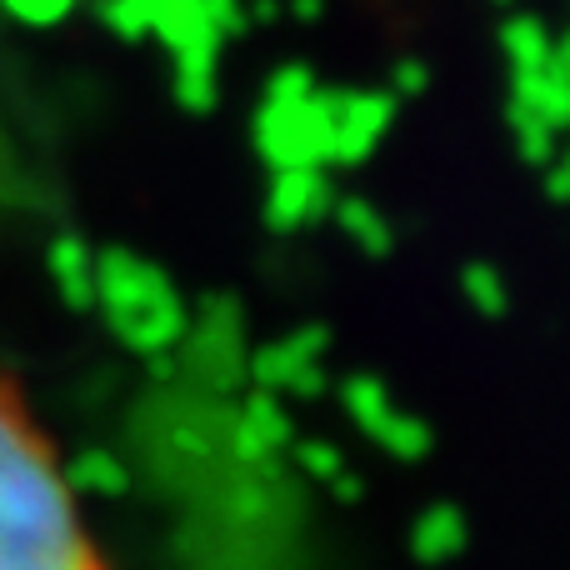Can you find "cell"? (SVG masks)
<instances>
[{"instance_id":"cell-1","label":"cell","mask_w":570,"mask_h":570,"mask_svg":"<svg viewBox=\"0 0 570 570\" xmlns=\"http://www.w3.org/2000/svg\"><path fill=\"white\" fill-rule=\"evenodd\" d=\"M0 570H106L66 465L0 385Z\"/></svg>"},{"instance_id":"cell-2","label":"cell","mask_w":570,"mask_h":570,"mask_svg":"<svg viewBox=\"0 0 570 570\" xmlns=\"http://www.w3.org/2000/svg\"><path fill=\"white\" fill-rule=\"evenodd\" d=\"M96 295L106 305L110 331L146 361H166L170 345H180V335H186V311L176 305L170 285L120 250L100 261Z\"/></svg>"},{"instance_id":"cell-3","label":"cell","mask_w":570,"mask_h":570,"mask_svg":"<svg viewBox=\"0 0 570 570\" xmlns=\"http://www.w3.org/2000/svg\"><path fill=\"white\" fill-rule=\"evenodd\" d=\"M341 401H345V411L355 415V425H361L375 445H385L391 455L415 461V455L431 451V431H425L421 421H411V415L395 411L381 381H371V375H351V381L341 385Z\"/></svg>"},{"instance_id":"cell-4","label":"cell","mask_w":570,"mask_h":570,"mask_svg":"<svg viewBox=\"0 0 570 570\" xmlns=\"http://www.w3.org/2000/svg\"><path fill=\"white\" fill-rule=\"evenodd\" d=\"M321 351H325V331L311 325V331H295V335H285V341L266 345L250 371H256V381L266 385V391H291V395L315 401V395L325 391Z\"/></svg>"},{"instance_id":"cell-5","label":"cell","mask_w":570,"mask_h":570,"mask_svg":"<svg viewBox=\"0 0 570 570\" xmlns=\"http://www.w3.org/2000/svg\"><path fill=\"white\" fill-rule=\"evenodd\" d=\"M411 551L421 566H445L465 551V515L455 505H431L411 531Z\"/></svg>"},{"instance_id":"cell-6","label":"cell","mask_w":570,"mask_h":570,"mask_svg":"<svg viewBox=\"0 0 570 570\" xmlns=\"http://www.w3.org/2000/svg\"><path fill=\"white\" fill-rule=\"evenodd\" d=\"M236 435H240V455H246V461H256V455H266V451H276V445H291L295 441L291 415H285V405L271 391L256 395V401L240 411Z\"/></svg>"},{"instance_id":"cell-7","label":"cell","mask_w":570,"mask_h":570,"mask_svg":"<svg viewBox=\"0 0 570 570\" xmlns=\"http://www.w3.org/2000/svg\"><path fill=\"white\" fill-rule=\"evenodd\" d=\"M66 481L76 495H120L126 491V465L106 451H80L66 465Z\"/></svg>"},{"instance_id":"cell-8","label":"cell","mask_w":570,"mask_h":570,"mask_svg":"<svg viewBox=\"0 0 570 570\" xmlns=\"http://www.w3.org/2000/svg\"><path fill=\"white\" fill-rule=\"evenodd\" d=\"M56 281H60V295H66L76 311H86V305L96 301V271L86 266V250H80L76 240H66V246L56 250Z\"/></svg>"},{"instance_id":"cell-9","label":"cell","mask_w":570,"mask_h":570,"mask_svg":"<svg viewBox=\"0 0 570 570\" xmlns=\"http://www.w3.org/2000/svg\"><path fill=\"white\" fill-rule=\"evenodd\" d=\"M295 455H301V465H305V475H315V481H325V485H341L345 475V461H341V451L335 445H325V441H305V445H295Z\"/></svg>"},{"instance_id":"cell-10","label":"cell","mask_w":570,"mask_h":570,"mask_svg":"<svg viewBox=\"0 0 570 570\" xmlns=\"http://www.w3.org/2000/svg\"><path fill=\"white\" fill-rule=\"evenodd\" d=\"M465 295H471V301L481 305V315H501V311H505V291H501V281H495L491 271H481V266H475L471 276H465Z\"/></svg>"}]
</instances>
